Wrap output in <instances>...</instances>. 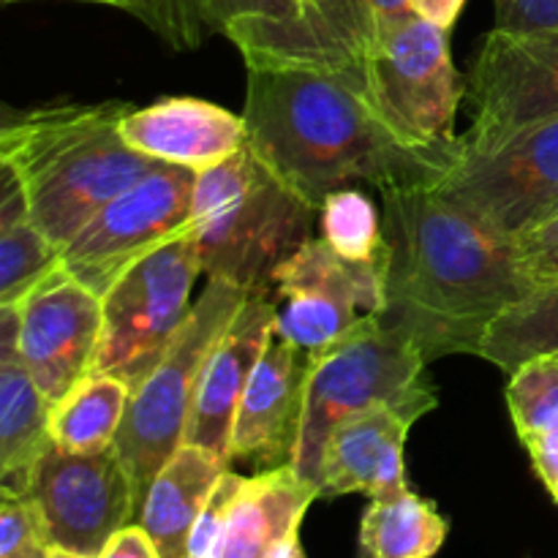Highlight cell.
Returning <instances> with one entry per match:
<instances>
[{
	"label": "cell",
	"mask_w": 558,
	"mask_h": 558,
	"mask_svg": "<svg viewBox=\"0 0 558 558\" xmlns=\"http://www.w3.org/2000/svg\"><path fill=\"white\" fill-rule=\"evenodd\" d=\"M387 305L381 325L407 336L423 357L477 354L494 322L534 283L505 240L430 183L381 191Z\"/></svg>",
	"instance_id": "1"
},
{
	"label": "cell",
	"mask_w": 558,
	"mask_h": 558,
	"mask_svg": "<svg viewBox=\"0 0 558 558\" xmlns=\"http://www.w3.org/2000/svg\"><path fill=\"white\" fill-rule=\"evenodd\" d=\"M248 147L319 207L354 183H434L450 163L407 145L371 98L363 69L245 65Z\"/></svg>",
	"instance_id": "2"
},
{
	"label": "cell",
	"mask_w": 558,
	"mask_h": 558,
	"mask_svg": "<svg viewBox=\"0 0 558 558\" xmlns=\"http://www.w3.org/2000/svg\"><path fill=\"white\" fill-rule=\"evenodd\" d=\"M125 101L60 104L3 123L0 163L20 178L38 227L60 251L104 205L140 183L158 161L123 140Z\"/></svg>",
	"instance_id": "3"
},
{
	"label": "cell",
	"mask_w": 558,
	"mask_h": 558,
	"mask_svg": "<svg viewBox=\"0 0 558 558\" xmlns=\"http://www.w3.org/2000/svg\"><path fill=\"white\" fill-rule=\"evenodd\" d=\"M319 207L283 183L248 145L196 174L191 229L202 272L248 298H270L276 272L311 240Z\"/></svg>",
	"instance_id": "4"
},
{
	"label": "cell",
	"mask_w": 558,
	"mask_h": 558,
	"mask_svg": "<svg viewBox=\"0 0 558 558\" xmlns=\"http://www.w3.org/2000/svg\"><path fill=\"white\" fill-rule=\"evenodd\" d=\"M308 398L303 430L294 450V472L319 488V469L332 428L352 414L387 407L409 423L434 412L439 396L428 379V360L417 347L381 319L347 341L311 352Z\"/></svg>",
	"instance_id": "5"
},
{
	"label": "cell",
	"mask_w": 558,
	"mask_h": 558,
	"mask_svg": "<svg viewBox=\"0 0 558 558\" xmlns=\"http://www.w3.org/2000/svg\"><path fill=\"white\" fill-rule=\"evenodd\" d=\"M245 300L248 294L243 289L210 278L205 292L194 300L191 316L161 363L131 392L114 450L134 480L140 510L156 474L185 441V428H189L191 407L207 354L232 325Z\"/></svg>",
	"instance_id": "6"
},
{
	"label": "cell",
	"mask_w": 558,
	"mask_h": 558,
	"mask_svg": "<svg viewBox=\"0 0 558 558\" xmlns=\"http://www.w3.org/2000/svg\"><path fill=\"white\" fill-rule=\"evenodd\" d=\"M445 27L409 14L381 33L363 63L371 98L407 145L452 163L456 114L466 85L458 76Z\"/></svg>",
	"instance_id": "7"
},
{
	"label": "cell",
	"mask_w": 558,
	"mask_h": 558,
	"mask_svg": "<svg viewBox=\"0 0 558 558\" xmlns=\"http://www.w3.org/2000/svg\"><path fill=\"white\" fill-rule=\"evenodd\" d=\"M199 272L189 232L131 267L101 298L104 332L93 374L114 376L134 392L183 330Z\"/></svg>",
	"instance_id": "8"
},
{
	"label": "cell",
	"mask_w": 558,
	"mask_h": 558,
	"mask_svg": "<svg viewBox=\"0 0 558 558\" xmlns=\"http://www.w3.org/2000/svg\"><path fill=\"white\" fill-rule=\"evenodd\" d=\"M436 191L515 243L558 210V118L518 131L490 150H461Z\"/></svg>",
	"instance_id": "9"
},
{
	"label": "cell",
	"mask_w": 558,
	"mask_h": 558,
	"mask_svg": "<svg viewBox=\"0 0 558 558\" xmlns=\"http://www.w3.org/2000/svg\"><path fill=\"white\" fill-rule=\"evenodd\" d=\"M196 174L194 169L158 163L104 205L65 245V270L104 298L131 267L189 232Z\"/></svg>",
	"instance_id": "10"
},
{
	"label": "cell",
	"mask_w": 558,
	"mask_h": 558,
	"mask_svg": "<svg viewBox=\"0 0 558 558\" xmlns=\"http://www.w3.org/2000/svg\"><path fill=\"white\" fill-rule=\"evenodd\" d=\"M276 336L305 352H322L381 319L387 305V256L352 262L311 238L276 272Z\"/></svg>",
	"instance_id": "11"
},
{
	"label": "cell",
	"mask_w": 558,
	"mask_h": 558,
	"mask_svg": "<svg viewBox=\"0 0 558 558\" xmlns=\"http://www.w3.org/2000/svg\"><path fill=\"white\" fill-rule=\"evenodd\" d=\"M472 125L461 150H490L518 131L558 118V31H490L466 80Z\"/></svg>",
	"instance_id": "12"
},
{
	"label": "cell",
	"mask_w": 558,
	"mask_h": 558,
	"mask_svg": "<svg viewBox=\"0 0 558 558\" xmlns=\"http://www.w3.org/2000/svg\"><path fill=\"white\" fill-rule=\"evenodd\" d=\"M27 496L47 521L54 548L98 558L109 539L140 521L134 480L118 450L69 452L49 445L36 463Z\"/></svg>",
	"instance_id": "13"
},
{
	"label": "cell",
	"mask_w": 558,
	"mask_h": 558,
	"mask_svg": "<svg viewBox=\"0 0 558 558\" xmlns=\"http://www.w3.org/2000/svg\"><path fill=\"white\" fill-rule=\"evenodd\" d=\"M409 14L412 0H305L294 16L234 22L223 36L245 65L363 69L381 33Z\"/></svg>",
	"instance_id": "14"
},
{
	"label": "cell",
	"mask_w": 558,
	"mask_h": 558,
	"mask_svg": "<svg viewBox=\"0 0 558 558\" xmlns=\"http://www.w3.org/2000/svg\"><path fill=\"white\" fill-rule=\"evenodd\" d=\"M16 305L22 363L44 396L58 403L96 368L104 332L101 294L60 265Z\"/></svg>",
	"instance_id": "15"
},
{
	"label": "cell",
	"mask_w": 558,
	"mask_h": 558,
	"mask_svg": "<svg viewBox=\"0 0 558 558\" xmlns=\"http://www.w3.org/2000/svg\"><path fill=\"white\" fill-rule=\"evenodd\" d=\"M311 363V352L298 343L272 338L234 417L232 461L265 463L267 469L292 463L303 430Z\"/></svg>",
	"instance_id": "16"
},
{
	"label": "cell",
	"mask_w": 558,
	"mask_h": 558,
	"mask_svg": "<svg viewBox=\"0 0 558 558\" xmlns=\"http://www.w3.org/2000/svg\"><path fill=\"white\" fill-rule=\"evenodd\" d=\"M276 338V303L248 298L205 360L183 445L232 463V428L251 374Z\"/></svg>",
	"instance_id": "17"
},
{
	"label": "cell",
	"mask_w": 558,
	"mask_h": 558,
	"mask_svg": "<svg viewBox=\"0 0 558 558\" xmlns=\"http://www.w3.org/2000/svg\"><path fill=\"white\" fill-rule=\"evenodd\" d=\"M123 140L158 163L207 172L248 145L243 114L205 98H163L131 109L120 123Z\"/></svg>",
	"instance_id": "18"
},
{
	"label": "cell",
	"mask_w": 558,
	"mask_h": 558,
	"mask_svg": "<svg viewBox=\"0 0 558 558\" xmlns=\"http://www.w3.org/2000/svg\"><path fill=\"white\" fill-rule=\"evenodd\" d=\"M412 423L387 407L352 414L332 428L319 469V496L368 499L407 490L403 447Z\"/></svg>",
	"instance_id": "19"
},
{
	"label": "cell",
	"mask_w": 558,
	"mask_h": 558,
	"mask_svg": "<svg viewBox=\"0 0 558 558\" xmlns=\"http://www.w3.org/2000/svg\"><path fill=\"white\" fill-rule=\"evenodd\" d=\"M54 403L20 354V305H0V490L27 494L31 474L52 445Z\"/></svg>",
	"instance_id": "20"
},
{
	"label": "cell",
	"mask_w": 558,
	"mask_h": 558,
	"mask_svg": "<svg viewBox=\"0 0 558 558\" xmlns=\"http://www.w3.org/2000/svg\"><path fill=\"white\" fill-rule=\"evenodd\" d=\"M319 488L294 472L292 463L245 477L216 558H265L292 529L303 526Z\"/></svg>",
	"instance_id": "21"
},
{
	"label": "cell",
	"mask_w": 558,
	"mask_h": 558,
	"mask_svg": "<svg viewBox=\"0 0 558 558\" xmlns=\"http://www.w3.org/2000/svg\"><path fill=\"white\" fill-rule=\"evenodd\" d=\"M227 469V461L194 445H180L163 463L147 488L136 521L153 539L158 556H189L191 532Z\"/></svg>",
	"instance_id": "22"
},
{
	"label": "cell",
	"mask_w": 558,
	"mask_h": 558,
	"mask_svg": "<svg viewBox=\"0 0 558 558\" xmlns=\"http://www.w3.org/2000/svg\"><path fill=\"white\" fill-rule=\"evenodd\" d=\"M60 265L63 251L33 218L20 178L0 163V305L22 303Z\"/></svg>",
	"instance_id": "23"
},
{
	"label": "cell",
	"mask_w": 558,
	"mask_h": 558,
	"mask_svg": "<svg viewBox=\"0 0 558 558\" xmlns=\"http://www.w3.org/2000/svg\"><path fill=\"white\" fill-rule=\"evenodd\" d=\"M450 523L412 488L376 496L360 523V558H434Z\"/></svg>",
	"instance_id": "24"
},
{
	"label": "cell",
	"mask_w": 558,
	"mask_h": 558,
	"mask_svg": "<svg viewBox=\"0 0 558 558\" xmlns=\"http://www.w3.org/2000/svg\"><path fill=\"white\" fill-rule=\"evenodd\" d=\"M129 401L131 387L125 381L109 374L85 376L52 407V445L69 452L107 450L118 439Z\"/></svg>",
	"instance_id": "25"
},
{
	"label": "cell",
	"mask_w": 558,
	"mask_h": 558,
	"mask_svg": "<svg viewBox=\"0 0 558 558\" xmlns=\"http://www.w3.org/2000/svg\"><path fill=\"white\" fill-rule=\"evenodd\" d=\"M537 354H558V287H539L507 308L477 349V357L512 374Z\"/></svg>",
	"instance_id": "26"
},
{
	"label": "cell",
	"mask_w": 558,
	"mask_h": 558,
	"mask_svg": "<svg viewBox=\"0 0 558 558\" xmlns=\"http://www.w3.org/2000/svg\"><path fill=\"white\" fill-rule=\"evenodd\" d=\"M303 0H158L150 31L174 49H194L213 33H227L243 20L294 16Z\"/></svg>",
	"instance_id": "27"
},
{
	"label": "cell",
	"mask_w": 558,
	"mask_h": 558,
	"mask_svg": "<svg viewBox=\"0 0 558 558\" xmlns=\"http://www.w3.org/2000/svg\"><path fill=\"white\" fill-rule=\"evenodd\" d=\"M322 240L352 262H376L387 256L385 223L368 194L349 185L325 196L319 205Z\"/></svg>",
	"instance_id": "28"
},
{
	"label": "cell",
	"mask_w": 558,
	"mask_h": 558,
	"mask_svg": "<svg viewBox=\"0 0 558 558\" xmlns=\"http://www.w3.org/2000/svg\"><path fill=\"white\" fill-rule=\"evenodd\" d=\"M507 407L518 436L545 434L558 425V354H537L510 374Z\"/></svg>",
	"instance_id": "29"
},
{
	"label": "cell",
	"mask_w": 558,
	"mask_h": 558,
	"mask_svg": "<svg viewBox=\"0 0 558 558\" xmlns=\"http://www.w3.org/2000/svg\"><path fill=\"white\" fill-rule=\"evenodd\" d=\"M0 558H49L47 521L27 494L0 490Z\"/></svg>",
	"instance_id": "30"
},
{
	"label": "cell",
	"mask_w": 558,
	"mask_h": 558,
	"mask_svg": "<svg viewBox=\"0 0 558 558\" xmlns=\"http://www.w3.org/2000/svg\"><path fill=\"white\" fill-rule=\"evenodd\" d=\"M245 477L234 474L232 469L223 472V477L218 480L216 490L207 499L205 510H202L199 521H196L194 532H191L189 539V554L199 556V558H216L218 556V545H221L223 529H227V518L229 510H232L234 499H238L240 488H243Z\"/></svg>",
	"instance_id": "31"
},
{
	"label": "cell",
	"mask_w": 558,
	"mask_h": 558,
	"mask_svg": "<svg viewBox=\"0 0 558 558\" xmlns=\"http://www.w3.org/2000/svg\"><path fill=\"white\" fill-rule=\"evenodd\" d=\"M515 254L534 287H558V210L515 240Z\"/></svg>",
	"instance_id": "32"
},
{
	"label": "cell",
	"mask_w": 558,
	"mask_h": 558,
	"mask_svg": "<svg viewBox=\"0 0 558 558\" xmlns=\"http://www.w3.org/2000/svg\"><path fill=\"white\" fill-rule=\"evenodd\" d=\"M496 31L550 33L558 31V0H494Z\"/></svg>",
	"instance_id": "33"
},
{
	"label": "cell",
	"mask_w": 558,
	"mask_h": 558,
	"mask_svg": "<svg viewBox=\"0 0 558 558\" xmlns=\"http://www.w3.org/2000/svg\"><path fill=\"white\" fill-rule=\"evenodd\" d=\"M523 447H526L534 472L543 480L545 488H554L558 483V425L545 434L529 436Z\"/></svg>",
	"instance_id": "34"
},
{
	"label": "cell",
	"mask_w": 558,
	"mask_h": 558,
	"mask_svg": "<svg viewBox=\"0 0 558 558\" xmlns=\"http://www.w3.org/2000/svg\"><path fill=\"white\" fill-rule=\"evenodd\" d=\"M98 558H161V556H158L156 545H153V539L147 537L145 529H142L140 523H131V526H125L123 532H118L112 539H109V545L101 550V556Z\"/></svg>",
	"instance_id": "35"
},
{
	"label": "cell",
	"mask_w": 558,
	"mask_h": 558,
	"mask_svg": "<svg viewBox=\"0 0 558 558\" xmlns=\"http://www.w3.org/2000/svg\"><path fill=\"white\" fill-rule=\"evenodd\" d=\"M463 3L466 0H412V11L417 16H423V20L450 31L458 22V16H461Z\"/></svg>",
	"instance_id": "36"
},
{
	"label": "cell",
	"mask_w": 558,
	"mask_h": 558,
	"mask_svg": "<svg viewBox=\"0 0 558 558\" xmlns=\"http://www.w3.org/2000/svg\"><path fill=\"white\" fill-rule=\"evenodd\" d=\"M3 3H16V0H3ZM85 3H98V5H112V9L129 11V14L140 16L147 27H150L153 16H156L158 0H85Z\"/></svg>",
	"instance_id": "37"
},
{
	"label": "cell",
	"mask_w": 558,
	"mask_h": 558,
	"mask_svg": "<svg viewBox=\"0 0 558 558\" xmlns=\"http://www.w3.org/2000/svg\"><path fill=\"white\" fill-rule=\"evenodd\" d=\"M265 558H305L303 545H300V526L292 529L281 543H276V548H272Z\"/></svg>",
	"instance_id": "38"
},
{
	"label": "cell",
	"mask_w": 558,
	"mask_h": 558,
	"mask_svg": "<svg viewBox=\"0 0 558 558\" xmlns=\"http://www.w3.org/2000/svg\"><path fill=\"white\" fill-rule=\"evenodd\" d=\"M49 558H87V556L71 554V550H63V548H52V554H49Z\"/></svg>",
	"instance_id": "39"
},
{
	"label": "cell",
	"mask_w": 558,
	"mask_h": 558,
	"mask_svg": "<svg viewBox=\"0 0 558 558\" xmlns=\"http://www.w3.org/2000/svg\"><path fill=\"white\" fill-rule=\"evenodd\" d=\"M548 490H550V496H554V501L558 505V483L554 485V488H548Z\"/></svg>",
	"instance_id": "40"
},
{
	"label": "cell",
	"mask_w": 558,
	"mask_h": 558,
	"mask_svg": "<svg viewBox=\"0 0 558 558\" xmlns=\"http://www.w3.org/2000/svg\"><path fill=\"white\" fill-rule=\"evenodd\" d=\"M185 558H199V556H191V554H189V556H185Z\"/></svg>",
	"instance_id": "41"
},
{
	"label": "cell",
	"mask_w": 558,
	"mask_h": 558,
	"mask_svg": "<svg viewBox=\"0 0 558 558\" xmlns=\"http://www.w3.org/2000/svg\"><path fill=\"white\" fill-rule=\"evenodd\" d=\"M303 3H305V0H303Z\"/></svg>",
	"instance_id": "42"
}]
</instances>
